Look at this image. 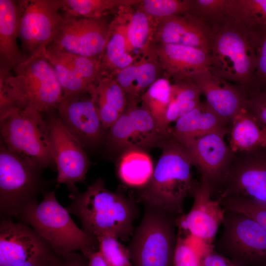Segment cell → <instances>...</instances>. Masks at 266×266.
Wrapping results in <instances>:
<instances>
[{
    "instance_id": "d6a6232c",
    "label": "cell",
    "mask_w": 266,
    "mask_h": 266,
    "mask_svg": "<svg viewBox=\"0 0 266 266\" xmlns=\"http://www.w3.org/2000/svg\"><path fill=\"white\" fill-rule=\"evenodd\" d=\"M213 246L204 244L178 228L172 266H203L207 250Z\"/></svg>"
},
{
    "instance_id": "9c48e42d",
    "label": "cell",
    "mask_w": 266,
    "mask_h": 266,
    "mask_svg": "<svg viewBox=\"0 0 266 266\" xmlns=\"http://www.w3.org/2000/svg\"><path fill=\"white\" fill-rule=\"evenodd\" d=\"M223 231L214 245L219 253L240 266H266V231L256 222L227 210Z\"/></svg>"
},
{
    "instance_id": "74e56055",
    "label": "cell",
    "mask_w": 266,
    "mask_h": 266,
    "mask_svg": "<svg viewBox=\"0 0 266 266\" xmlns=\"http://www.w3.org/2000/svg\"><path fill=\"white\" fill-rule=\"evenodd\" d=\"M139 4V10L157 19L188 14L191 0H143Z\"/></svg>"
},
{
    "instance_id": "ee69618b",
    "label": "cell",
    "mask_w": 266,
    "mask_h": 266,
    "mask_svg": "<svg viewBox=\"0 0 266 266\" xmlns=\"http://www.w3.org/2000/svg\"><path fill=\"white\" fill-rule=\"evenodd\" d=\"M203 266H240L229 258L218 252L214 245L206 251Z\"/></svg>"
},
{
    "instance_id": "4316f807",
    "label": "cell",
    "mask_w": 266,
    "mask_h": 266,
    "mask_svg": "<svg viewBox=\"0 0 266 266\" xmlns=\"http://www.w3.org/2000/svg\"><path fill=\"white\" fill-rule=\"evenodd\" d=\"M228 134L229 145L233 153L250 151L264 145L263 129L245 107L232 119Z\"/></svg>"
},
{
    "instance_id": "8992f818",
    "label": "cell",
    "mask_w": 266,
    "mask_h": 266,
    "mask_svg": "<svg viewBox=\"0 0 266 266\" xmlns=\"http://www.w3.org/2000/svg\"><path fill=\"white\" fill-rule=\"evenodd\" d=\"M1 140L11 152L42 169L56 166L47 121L30 109L0 111Z\"/></svg>"
},
{
    "instance_id": "cb8c5ba5",
    "label": "cell",
    "mask_w": 266,
    "mask_h": 266,
    "mask_svg": "<svg viewBox=\"0 0 266 266\" xmlns=\"http://www.w3.org/2000/svg\"><path fill=\"white\" fill-rule=\"evenodd\" d=\"M230 125L206 101L181 116L171 127V137L185 146L196 139L213 132L228 134Z\"/></svg>"
},
{
    "instance_id": "e575fe53",
    "label": "cell",
    "mask_w": 266,
    "mask_h": 266,
    "mask_svg": "<svg viewBox=\"0 0 266 266\" xmlns=\"http://www.w3.org/2000/svg\"><path fill=\"white\" fill-rule=\"evenodd\" d=\"M162 68L152 50L137 62V69L132 93L128 99H138L147 89L160 78Z\"/></svg>"
},
{
    "instance_id": "83f0119b",
    "label": "cell",
    "mask_w": 266,
    "mask_h": 266,
    "mask_svg": "<svg viewBox=\"0 0 266 266\" xmlns=\"http://www.w3.org/2000/svg\"><path fill=\"white\" fill-rule=\"evenodd\" d=\"M154 168L150 156L144 150L131 149L124 151L117 166V174L126 185L139 189L150 180Z\"/></svg>"
},
{
    "instance_id": "f1b7e54d",
    "label": "cell",
    "mask_w": 266,
    "mask_h": 266,
    "mask_svg": "<svg viewBox=\"0 0 266 266\" xmlns=\"http://www.w3.org/2000/svg\"><path fill=\"white\" fill-rule=\"evenodd\" d=\"M172 86L166 78H160L141 95L140 99L152 115L161 133L170 137V129L166 126V114L172 96Z\"/></svg>"
},
{
    "instance_id": "277c9868",
    "label": "cell",
    "mask_w": 266,
    "mask_h": 266,
    "mask_svg": "<svg viewBox=\"0 0 266 266\" xmlns=\"http://www.w3.org/2000/svg\"><path fill=\"white\" fill-rule=\"evenodd\" d=\"M208 26L210 29L208 70L247 92L257 65L249 29L227 15Z\"/></svg>"
},
{
    "instance_id": "5b68a950",
    "label": "cell",
    "mask_w": 266,
    "mask_h": 266,
    "mask_svg": "<svg viewBox=\"0 0 266 266\" xmlns=\"http://www.w3.org/2000/svg\"><path fill=\"white\" fill-rule=\"evenodd\" d=\"M42 196L41 202L24 209L18 221L30 225L56 254L79 250L87 257L99 250L98 240L77 226L66 208L57 200L55 191H48Z\"/></svg>"
},
{
    "instance_id": "484cf974",
    "label": "cell",
    "mask_w": 266,
    "mask_h": 266,
    "mask_svg": "<svg viewBox=\"0 0 266 266\" xmlns=\"http://www.w3.org/2000/svg\"><path fill=\"white\" fill-rule=\"evenodd\" d=\"M119 15L110 22L107 40L100 59L104 76H113L133 63V58L127 51L126 25Z\"/></svg>"
},
{
    "instance_id": "bcb514c9",
    "label": "cell",
    "mask_w": 266,
    "mask_h": 266,
    "mask_svg": "<svg viewBox=\"0 0 266 266\" xmlns=\"http://www.w3.org/2000/svg\"><path fill=\"white\" fill-rule=\"evenodd\" d=\"M88 266H109L105 262L99 251H94L87 257Z\"/></svg>"
},
{
    "instance_id": "6da1fadb",
    "label": "cell",
    "mask_w": 266,
    "mask_h": 266,
    "mask_svg": "<svg viewBox=\"0 0 266 266\" xmlns=\"http://www.w3.org/2000/svg\"><path fill=\"white\" fill-rule=\"evenodd\" d=\"M71 203L66 208L77 216L82 230L97 238L111 234L128 240L134 232L133 223L139 210L134 201L120 193L107 189L104 180L99 178L83 193H70Z\"/></svg>"
},
{
    "instance_id": "ab89813d",
    "label": "cell",
    "mask_w": 266,
    "mask_h": 266,
    "mask_svg": "<svg viewBox=\"0 0 266 266\" xmlns=\"http://www.w3.org/2000/svg\"><path fill=\"white\" fill-rule=\"evenodd\" d=\"M228 0H191L188 14L207 25L227 15Z\"/></svg>"
},
{
    "instance_id": "4dcf8cb0",
    "label": "cell",
    "mask_w": 266,
    "mask_h": 266,
    "mask_svg": "<svg viewBox=\"0 0 266 266\" xmlns=\"http://www.w3.org/2000/svg\"><path fill=\"white\" fill-rule=\"evenodd\" d=\"M201 92L190 79L174 83L172 96L167 107L166 121L167 125L175 123L181 116L199 105Z\"/></svg>"
},
{
    "instance_id": "9a60e30c",
    "label": "cell",
    "mask_w": 266,
    "mask_h": 266,
    "mask_svg": "<svg viewBox=\"0 0 266 266\" xmlns=\"http://www.w3.org/2000/svg\"><path fill=\"white\" fill-rule=\"evenodd\" d=\"M240 195L266 204V147L234 153L222 191V200Z\"/></svg>"
},
{
    "instance_id": "8fae6325",
    "label": "cell",
    "mask_w": 266,
    "mask_h": 266,
    "mask_svg": "<svg viewBox=\"0 0 266 266\" xmlns=\"http://www.w3.org/2000/svg\"><path fill=\"white\" fill-rule=\"evenodd\" d=\"M170 138L159 131L140 98L128 99L124 111L109 129L107 144L116 150H144L154 147H161Z\"/></svg>"
},
{
    "instance_id": "e0dca14e",
    "label": "cell",
    "mask_w": 266,
    "mask_h": 266,
    "mask_svg": "<svg viewBox=\"0 0 266 266\" xmlns=\"http://www.w3.org/2000/svg\"><path fill=\"white\" fill-rule=\"evenodd\" d=\"M194 198L190 211L177 219V227L207 245L213 241L227 211L219 199L212 197L210 189L202 179L192 194Z\"/></svg>"
},
{
    "instance_id": "1f68e13d",
    "label": "cell",
    "mask_w": 266,
    "mask_h": 266,
    "mask_svg": "<svg viewBox=\"0 0 266 266\" xmlns=\"http://www.w3.org/2000/svg\"><path fill=\"white\" fill-rule=\"evenodd\" d=\"M152 19L139 9L130 15L126 29L128 52L136 50L144 55L152 49L154 24Z\"/></svg>"
},
{
    "instance_id": "836d02e7",
    "label": "cell",
    "mask_w": 266,
    "mask_h": 266,
    "mask_svg": "<svg viewBox=\"0 0 266 266\" xmlns=\"http://www.w3.org/2000/svg\"><path fill=\"white\" fill-rule=\"evenodd\" d=\"M227 16L246 27H265L266 0H228Z\"/></svg>"
},
{
    "instance_id": "7402d4cb",
    "label": "cell",
    "mask_w": 266,
    "mask_h": 266,
    "mask_svg": "<svg viewBox=\"0 0 266 266\" xmlns=\"http://www.w3.org/2000/svg\"><path fill=\"white\" fill-rule=\"evenodd\" d=\"M152 47L163 70L174 83L189 79L199 71L208 68L210 57L203 50L165 43L153 44Z\"/></svg>"
},
{
    "instance_id": "b9f144b4",
    "label": "cell",
    "mask_w": 266,
    "mask_h": 266,
    "mask_svg": "<svg viewBox=\"0 0 266 266\" xmlns=\"http://www.w3.org/2000/svg\"><path fill=\"white\" fill-rule=\"evenodd\" d=\"M137 69V62L121 69L112 76L126 93L127 98L131 95Z\"/></svg>"
},
{
    "instance_id": "44dd1931",
    "label": "cell",
    "mask_w": 266,
    "mask_h": 266,
    "mask_svg": "<svg viewBox=\"0 0 266 266\" xmlns=\"http://www.w3.org/2000/svg\"><path fill=\"white\" fill-rule=\"evenodd\" d=\"M153 44H179L203 50L210 48V27L190 14L155 19Z\"/></svg>"
},
{
    "instance_id": "2e32d148",
    "label": "cell",
    "mask_w": 266,
    "mask_h": 266,
    "mask_svg": "<svg viewBox=\"0 0 266 266\" xmlns=\"http://www.w3.org/2000/svg\"><path fill=\"white\" fill-rule=\"evenodd\" d=\"M44 55L55 70L64 99L92 93L104 77L99 59L71 54L50 45Z\"/></svg>"
},
{
    "instance_id": "4fadbf2b",
    "label": "cell",
    "mask_w": 266,
    "mask_h": 266,
    "mask_svg": "<svg viewBox=\"0 0 266 266\" xmlns=\"http://www.w3.org/2000/svg\"><path fill=\"white\" fill-rule=\"evenodd\" d=\"M47 122L57 176V187L65 184L70 193L77 191L75 184L84 182L90 162L81 143L67 130L58 115L48 113Z\"/></svg>"
},
{
    "instance_id": "ac0fdd59",
    "label": "cell",
    "mask_w": 266,
    "mask_h": 266,
    "mask_svg": "<svg viewBox=\"0 0 266 266\" xmlns=\"http://www.w3.org/2000/svg\"><path fill=\"white\" fill-rule=\"evenodd\" d=\"M53 253L29 225L12 218H0V266H13Z\"/></svg>"
},
{
    "instance_id": "5bb4252c",
    "label": "cell",
    "mask_w": 266,
    "mask_h": 266,
    "mask_svg": "<svg viewBox=\"0 0 266 266\" xmlns=\"http://www.w3.org/2000/svg\"><path fill=\"white\" fill-rule=\"evenodd\" d=\"M226 134L213 132L201 136L184 146L200 174L209 186L212 197L220 195L234 153L225 140Z\"/></svg>"
},
{
    "instance_id": "f35d334b",
    "label": "cell",
    "mask_w": 266,
    "mask_h": 266,
    "mask_svg": "<svg viewBox=\"0 0 266 266\" xmlns=\"http://www.w3.org/2000/svg\"><path fill=\"white\" fill-rule=\"evenodd\" d=\"M99 251L109 266H133L128 248L111 234H104L97 238Z\"/></svg>"
},
{
    "instance_id": "30bf717a",
    "label": "cell",
    "mask_w": 266,
    "mask_h": 266,
    "mask_svg": "<svg viewBox=\"0 0 266 266\" xmlns=\"http://www.w3.org/2000/svg\"><path fill=\"white\" fill-rule=\"evenodd\" d=\"M18 38L26 59L45 54L62 20V0H20Z\"/></svg>"
},
{
    "instance_id": "d6986e66",
    "label": "cell",
    "mask_w": 266,
    "mask_h": 266,
    "mask_svg": "<svg viewBox=\"0 0 266 266\" xmlns=\"http://www.w3.org/2000/svg\"><path fill=\"white\" fill-rule=\"evenodd\" d=\"M57 115L67 130L83 147L98 144L105 129L99 118L92 93L64 99Z\"/></svg>"
},
{
    "instance_id": "3957f363",
    "label": "cell",
    "mask_w": 266,
    "mask_h": 266,
    "mask_svg": "<svg viewBox=\"0 0 266 266\" xmlns=\"http://www.w3.org/2000/svg\"><path fill=\"white\" fill-rule=\"evenodd\" d=\"M162 154L149 181L139 189L137 200L152 207L180 217L184 203L198 183L192 177L191 159L185 147L172 138L165 141Z\"/></svg>"
},
{
    "instance_id": "7bdbcfd3",
    "label": "cell",
    "mask_w": 266,
    "mask_h": 266,
    "mask_svg": "<svg viewBox=\"0 0 266 266\" xmlns=\"http://www.w3.org/2000/svg\"><path fill=\"white\" fill-rule=\"evenodd\" d=\"M53 266H88V261L86 257L75 252L66 255L53 254Z\"/></svg>"
},
{
    "instance_id": "d4e9b609",
    "label": "cell",
    "mask_w": 266,
    "mask_h": 266,
    "mask_svg": "<svg viewBox=\"0 0 266 266\" xmlns=\"http://www.w3.org/2000/svg\"><path fill=\"white\" fill-rule=\"evenodd\" d=\"M96 108L105 129H109L124 111L127 96L116 80L104 76L92 92Z\"/></svg>"
},
{
    "instance_id": "7dc6e473",
    "label": "cell",
    "mask_w": 266,
    "mask_h": 266,
    "mask_svg": "<svg viewBox=\"0 0 266 266\" xmlns=\"http://www.w3.org/2000/svg\"><path fill=\"white\" fill-rule=\"evenodd\" d=\"M264 134V145L266 147V129H262Z\"/></svg>"
},
{
    "instance_id": "ffe728a7",
    "label": "cell",
    "mask_w": 266,
    "mask_h": 266,
    "mask_svg": "<svg viewBox=\"0 0 266 266\" xmlns=\"http://www.w3.org/2000/svg\"><path fill=\"white\" fill-rule=\"evenodd\" d=\"M189 79L197 85L209 106L230 125L234 116L245 107L246 91L214 75L208 69L199 71Z\"/></svg>"
},
{
    "instance_id": "8d00e7d4",
    "label": "cell",
    "mask_w": 266,
    "mask_h": 266,
    "mask_svg": "<svg viewBox=\"0 0 266 266\" xmlns=\"http://www.w3.org/2000/svg\"><path fill=\"white\" fill-rule=\"evenodd\" d=\"M227 210L243 214L259 224L266 231V204L240 195H233L221 200Z\"/></svg>"
},
{
    "instance_id": "d590c367",
    "label": "cell",
    "mask_w": 266,
    "mask_h": 266,
    "mask_svg": "<svg viewBox=\"0 0 266 266\" xmlns=\"http://www.w3.org/2000/svg\"><path fill=\"white\" fill-rule=\"evenodd\" d=\"M255 47L256 68L249 91L266 89V27H247Z\"/></svg>"
},
{
    "instance_id": "f6af8a7d",
    "label": "cell",
    "mask_w": 266,
    "mask_h": 266,
    "mask_svg": "<svg viewBox=\"0 0 266 266\" xmlns=\"http://www.w3.org/2000/svg\"><path fill=\"white\" fill-rule=\"evenodd\" d=\"M53 253L49 256L38 258L13 266H53Z\"/></svg>"
},
{
    "instance_id": "ba28073f",
    "label": "cell",
    "mask_w": 266,
    "mask_h": 266,
    "mask_svg": "<svg viewBox=\"0 0 266 266\" xmlns=\"http://www.w3.org/2000/svg\"><path fill=\"white\" fill-rule=\"evenodd\" d=\"M41 170L10 151L0 141V217L18 219L46 190Z\"/></svg>"
},
{
    "instance_id": "60d3db41",
    "label": "cell",
    "mask_w": 266,
    "mask_h": 266,
    "mask_svg": "<svg viewBox=\"0 0 266 266\" xmlns=\"http://www.w3.org/2000/svg\"><path fill=\"white\" fill-rule=\"evenodd\" d=\"M245 107L262 129H266V89L249 91Z\"/></svg>"
},
{
    "instance_id": "7a4b0ae2",
    "label": "cell",
    "mask_w": 266,
    "mask_h": 266,
    "mask_svg": "<svg viewBox=\"0 0 266 266\" xmlns=\"http://www.w3.org/2000/svg\"><path fill=\"white\" fill-rule=\"evenodd\" d=\"M63 100L55 70L44 54L27 58L0 78V111L14 108L49 113L57 110Z\"/></svg>"
},
{
    "instance_id": "7c38bea8",
    "label": "cell",
    "mask_w": 266,
    "mask_h": 266,
    "mask_svg": "<svg viewBox=\"0 0 266 266\" xmlns=\"http://www.w3.org/2000/svg\"><path fill=\"white\" fill-rule=\"evenodd\" d=\"M50 45L73 55L100 60L110 24L105 17L86 18L66 13Z\"/></svg>"
},
{
    "instance_id": "f546056e",
    "label": "cell",
    "mask_w": 266,
    "mask_h": 266,
    "mask_svg": "<svg viewBox=\"0 0 266 266\" xmlns=\"http://www.w3.org/2000/svg\"><path fill=\"white\" fill-rule=\"evenodd\" d=\"M62 10L86 18L105 17L108 14L137 5L140 0H62Z\"/></svg>"
},
{
    "instance_id": "52a82bcc",
    "label": "cell",
    "mask_w": 266,
    "mask_h": 266,
    "mask_svg": "<svg viewBox=\"0 0 266 266\" xmlns=\"http://www.w3.org/2000/svg\"><path fill=\"white\" fill-rule=\"evenodd\" d=\"M140 223L127 247L133 266H172L179 217L144 206Z\"/></svg>"
},
{
    "instance_id": "603a6c76",
    "label": "cell",
    "mask_w": 266,
    "mask_h": 266,
    "mask_svg": "<svg viewBox=\"0 0 266 266\" xmlns=\"http://www.w3.org/2000/svg\"><path fill=\"white\" fill-rule=\"evenodd\" d=\"M20 0H0V78L26 59L17 44Z\"/></svg>"
}]
</instances>
